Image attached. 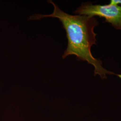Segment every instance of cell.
Instances as JSON below:
<instances>
[{
  "mask_svg": "<svg viewBox=\"0 0 121 121\" xmlns=\"http://www.w3.org/2000/svg\"><path fill=\"white\" fill-rule=\"evenodd\" d=\"M48 2L53 6L54 10L51 14L43 15L34 14L29 18L30 20H40L47 17L58 18L65 29L68 39V45L62 58L73 55L78 60L86 61L95 68L94 75H99L101 78H106L107 74H114L121 78V74H118L104 69L100 60L95 58L91 52V46L96 44V34L94 31L95 26L99 23L95 17L76 15H73L61 10L53 1Z\"/></svg>",
  "mask_w": 121,
  "mask_h": 121,
  "instance_id": "6da1fadb",
  "label": "cell"
},
{
  "mask_svg": "<svg viewBox=\"0 0 121 121\" xmlns=\"http://www.w3.org/2000/svg\"><path fill=\"white\" fill-rule=\"evenodd\" d=\"M109 4L118 5L119 4H121V0H111Z\"/></svg>",
  "mask_w": 121,
  "mask_h": 121,
  "instance_id": "3957f363",
  "label": "cell"
},
{
  "mask_svg": "<svg viewBox=\"0 0 121 121\" xmlns=\"http://www.w3.org/2000/svg\"><path fill=\"white\" fill-rule=\"evenodd\" d=\"M79 15L104 17L105 22L111 23L114 28L121 30V6L112 4H92L82 3L74 12Z\"/></svg>",
  "mask_w": 121,
  "mask_h": 121,
  "instance_id": "7a4b0ae2",
  "label": "cell"
}]
</instances>
